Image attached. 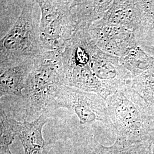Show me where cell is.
Wrapping results in <instances>:
<instances>
[{"mask_svg":"<svg viewBox=\"0 0 154 154\" xmlns=\"http://www.w3.org/2000/svg\"><path fill=\"white\" fill-rule=\"evenodd\" d=\"M35 4V1H25L18 18L1 38L0 70L34 60L44 51L33 25Z\"/></svg>","mask_w":154,"mask_h":154,"instance_id":"3957f363","label":"cell"},{"mask_svg":"<svg viewBox=\"0 0 154 154\" xmlns=\"http://www.w3.org/2000/svg\"><path fill=\"white\" fill-rule=\"evenodd\" d=\"M152 154H154V139L152 140Z\"/></svg>","mask_w":154,"mask_h":154,"instance_id":"4fadbf2b","label":"cell"},{"mask_svg":"<svg viewBox=\"0 0 154 154\" xmlns=\"http://www.w3.org/2000/svg\"><path fill=\"white\" fill-rule=\"evenodd\" d=\"M112 2L108 1H72L70 11L75 31L88 30L94 23L105 16V11Z\"/></svg>","mask_w":154,"mask_h":154,"instance_id":"ba28073f","label":"cell"},{"mask_svg":"<svg viewBox=\"0 0 154 154\" xmlns=\"http://www.w3.org/2000/svg\"><path fill=\"white\" fill-rule=\"evenodd\" d=\"M110 123L115 128L116 139L126 148L152 141L154 128L149 116L125 91L118 90L107 98Z\"/></svg>","mask_w":154,"mask_h":154,"instance_id":"7a4b0ae2","label":"cell"},{"mask_svg":"<svg viewBox=\"0 0 154 154\" xmlns=\"http://www.w3.org/2000/svg\"><path fill=\"white\" fill-rule=\"evenodd\" d=\"M0 154H13L10 149L9 146L13 143V140L6 138H0Z\"/></svg>","mask_w":154,"mask_h":154,"instance_id":"7c38bea8","label":"cell"},{"mask_svg":"<svg viewBox=\"0 0 154 154\" xmlns=\"http://www.w3.org/2000/svg\"><path fill=\"white\" fill-rule=\"evenodd\" d=\"M152 141H147L127 149L125 154H152Z\"/></svg>","mask_w":154,"mask_h":154,"instance_id":"8fae6325","label":"cell"},{"mask_svg":"<svg viewBox=\"0 0 154 154\" xmlns=\"http://www.w3.org/2000/svg\"><path fill=\"white\" fill-rule=\"evenodd\" d=\"M41 13L38 38L44 51L66 46L75 31L70 5L72 1H35Z\"/></svg>","mask_w":154,"mask_h":154,"instance_id":"277c9868","label":"cell"},{"mask_svg":"<svg viewBox=\"0 0 154 154\" xmlns=\"http://www.w3.org/2000/svg\"><path fill=\"white\" fill-rule=\"evenodd\" d=\"M63 48L44 51L34 59L33 69L22 91L25 120L33 121L43 114L55 110V98L60 88L65 85Z\"/></svg>","mask_w":154,"mask_h":154,"instance_id":"6da1fadb","label":"cell"},{"mask_svg":"<svg viewBox=\"0 0 154 154\" xmlns=\"http://www.w3.org/2000/svg\"><path fill=\"white\" fill-rule=\"evenodd\" d=\"M34 60L0 70V97L12 95L22 97L28 76L33 69Z\"/></svg>","mask_w":154,"mask_h":154,"instance_id":"9c48e42d","label":"cell"},{"mask_svg":"<svg viewBox=\"0 0 154 154\" xmlns=\"http://www.w3.org/2000/svg\"><path fill=\"white\" fill-rule=\"evenodd\" d=\"M55 108H64L75 113L81 125L95 122L110 124L105 99L97 94L63 85L55 98Z\"/></svg>","mask_w":154,"mask_h":154,"instance_id":"5b68a950","label":"cell"},{"mask_svg":"<svg viewBox=\"0 0 154 154\" xmlns=\"http://www.w3.org/2000/svg\"><path fill=\"white\" fill-rule=\"evenodd\" d=\"M88 32L95 44L102 51L116 55L123 54L126 51L129 34L120 25L100 20L94 23Z\"/></svg>","mask_w":154,"mask_h":154,"instance_id":"52a82bcc","label":"cell"},{"mask_svg":"<svg viewBox=\"0 0 154 154\" xmlns=\"http://www.w3.org/2000/svg\"><path fill=\"white\" fill-rule=\"evenodd\" d=\"M51 114L45 113L32 121H18L9 116L11 127L22 143L25 154H47L42 135L43 127Z\"/></svg>","mask_w":154,"mask_h":154,"instance_id":"8992f818","label":"cell"},{"mask_svg":"<svg viewBox=\"0 0 154 154\" xmlns=\"http://www.w3.org/2000/svg\"><path fill=\"white\" fill-rule=\"evenodd\" d=\"M117 140L110 146H105L93 138L88 146L87 154H125L127 149Z\"/></svg>","mask_w":154,"mask_h":154,"instance_id":"30bf717a","label":"cell"}]
</instances>
